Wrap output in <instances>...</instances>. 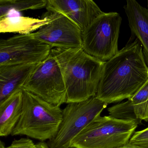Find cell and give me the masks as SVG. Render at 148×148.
I'll list each match as a JSON object with an SVG mask.
<instances>
[{
  "label": "cell",
  "mask_w": 148,
  "mask_h": 148,
  "mask_svg": "<svg viewBox=\"0 0 148 148\" xmlns=\"http://www.w3.org/2000/svg\"><path fill=\"white\" fill-rule=\"evenodd\" d=\"M105 62L96 97L106 103L133 97L148 79V66L137 39Z\"/></svg>",
  "instance_id": "1"
},
{
  "label": "cell",
  "mask_w": 148,
  "mask_h": 148,
  "mask_svg": "<svg viewBox=\"0 0 148 148\" xmlns=\"http://www.w3.org/2000/svg\"><path fill=\"white\" fill-rule=\"evenodd\" d=\"M61 69L66 92V103L87 100L97 95L105 62L82 48L52 49Z\"/></svg>",
  "instance_id": "2"
},
{
  "label": "cell",
  "mask_w": 148,
  "mask_h": 148,
  "mask_svg": "<svg viewBox=\"0 0 148 148\" xmlns=\"http://www.w3.org/2000/svg\"><path fill=\"white\" fill-rule=\"evenodd\" d=\"M22 114L12 133L44 142L54 137L62 119L63 110L33 93L23 90Z\"/></svg>",
  "instance_id": "3"
},
{
  "label": "cell",
  "mask_w": 148,
  "mask_h": 148,
  "mask_svg": "<svg viewBox=\"0 0 148 148\" xmlns=\"http://www.w3.org/2000/svg\"><path fill=\"white\" fill-rule=\"evenodd\" d=\"M138 124L110 116L94 119L74 138L71 148H118L127 144Z\"/></svg>",
  "instance_id": "4"
},
{
  "label": "cell",
  "mask_w": 148,
  "mask_h": 148,
  "mask_svg": "<svg viewBox=\"0 0 148 148\" xmlns=\"http://www.w3.org/2000/svg\"><path fill=\"white\" fill-rule=\"evenodd\" d=\"M122 18L117 12L104 13L82 33V48L101 61L106 62L119 52Z\"/></svg>",
  "instance_id": "5"
},
{
  "label": "cell",
  "mask_w": 148,
  "mask_h": 148,
  "mask_svg": "<svg viewBox=\"0 0 148 148\" xmlns=\"http://www.w3.org/2000/svg\"><path fill=\"white\" fill-rule=\"evenodd\" d=\"M108 104L95 97L68 103L63 109L62 121L53 138L49 140L50 148H71L74 138L107 107Z\"/></svg>",
  "instance_id": "6"
},
{
  "label": "cell",
  "mask_w": 148,
  "mask_h": 148,
  "mask_svg": "<svg viewBox=\"0 0 148 148\" xmlns=\"http://www.w3.org/2000/svg\"><path fill=\"white\" fill-rule=\"evenodd\" d=\"M22 89L53 105L60 106L66 103V89L63 74L52 50L46 59L38 64Z\"/></svg>",
  "instance_id": "7"
},
{
  "label": "cell",
  "mask_w": 148,
  "mask_h": 148,
  "mask_svg": "<svg viewBox=\"0 0 148 148\" xmlns=\"http://www.w3.org/2000/svg\"><path fill=\"white\" fill-rule=\"evenodd\" d=\"M52 48L33 33L0 40V66L38 64L49 56Z\"/></svg>",
  "instance_id": "8"
},
{
  "label": "cell",
  "mask_w": 148,
  "mask_h": 148,
  "mask_svg": "<svg viewBox=\"0 0 148 148\" xmlns=\"http://www.w3.org/2000/svg\"><path fill=\"white\" fill-rule=\"evenodd\" d=\"M48 23L33 33L34 36L52 49L82 48V32L78 26L64 14L48 12Z\"/></svg>",
  "instance_id": "9"
},
{
  "label": "cell",
  "mask_w": 148,
  "mask_h": 148,
  "mask_svg": "<svg viewBox=\"0 0 148 148\" xmlns=\"http://www.w3.org/2000/svg\"><path fill=\"white\" fill-rule=\"evenodd\" d=\"M38 64L0 66V103L22 88Z\"/></svg>",
  "instance_id": "10"
},
{
  "label": "cell",
  "mask_w": 148,
  "mask_h": 148,
  "mask_svg": "<svg viewBox=\"0 0 148 148\" xmlns=\"http://www.w3.org/2000/svg\"><path fill=\"white\" fill-rule=\"evenodd\" d=\"M124 8L132 34L141 44L145 59L148 66V9L142 6L135 0H127Z\"/></svg>",
  "instance_id": "11"
},
{
  "label": "cell",
  "mask_w": 148,
  "mask_h": 148,
  "mask_svg": "<svg viewBox=\"0 0 148 148\" xmlns=\"http://www.w3.org/2000/svg\"><path fill=\"white\" fill-rule=\"evenodd\" d=\"M23 99V90H20L0 103L1 136L12 135L22 114Z\"/></svg>",
  "instance_id": "12"
},
{
  "label": "cell",
  "mask_w": 148,
  "mask_h": 148,
  "mask_svg": "<svg viewBox=\"0 0 148 148\" xmlns=\"http://www.w3.org/2000/svg\"><path fill=\"white\" fill-rule=\"evenodd\" d=\"M7 16L0 19V32L28 34L48 23L49 19L45 16L42 19L23 17L19 15Z\"/></svg>",
  "instance_id": "13"
},
{
  "label": "cell",
  "mask_w": 148,
  "mask_h": 148,
  "mask_svg": "<svg viewBox=\"0 0 148 148\" xmlns=\"http://www.w3.org/2000/svg\"><path fill=\"white\" fill-rule=\"evenodd\" d=\"M47 4V0H0V19L11 12L42 9L46 7Z\"/></svg>",
  "instance_id": "14"
},
{
  "label": "cell",
  "mask_w": 148,
  "mask_h": 148,
  "mask_svg": "<svg viewBox=\"0 0 148 148\" xmlns=\"http://www.w3.org/2000/svg\"><path fill=\"white\" fill-rule=\"evenodd\" d=\"M137 117L141 121H148V79L140 90L130 99Z\"/></svg>",
  "instance_id": "15"
},
{
  "label": "cell",
  "mask_w": 148,
  "mask_h": 148,
  "mask_svg": "<svg viewBox=\"0 0 148 148\" xmlns=\"http://www.w3.org/2000/svg\"><path fill=\"white\" fill-rule=\"evenodd\" d=\"M108 111L110 116L119 120L133 121L138 124L142 121L137 117L133 105L130 99L110 107Z\"/></svg>",
  "instance_id": "16"
},
{
  "label": "cell",
  "mask_w": 148,
  "mask_h": 148,
  "mask_svg": "<svg viewBox=\"0 0 148 148\" xmlns=\"http://www.w3.org/2000/svg\"><path fill=\"white\" fill-rule=\"evenodd\" d=\"M129 143L139 148H148V127L134 132Z\"/></svg>",
  "instance_id": "17"
},
{
  "label": "cell",
  "mask_w": 148,
  "mask_h": 148,
  "mask_svg": "<svg viewBox=\"0 0 148 148\" xmlns=\"http://www.w3.org/2000/svg\"><path fill=\"white\" fill-rule=\"evenodd\" d=\"M0 148H36V144L30 138H23L14 139L9 146L5 147L1 141Z\"/></svg>",
  "instance_id": "18"
},
{
  "label": "cell",
  "mask_w": 148,
  "mask_h": 148,
  "mask_svg": "<svg viewBox=\"0 0 148 148\" xmlns=\"http://www.w3.org/2000/svg\"><path fill=\"white\" fill-rule=\"evenodd\" d=\"M36 148H50L48 144L44 142H39L36 144Z\"/></svg>",
  "instance_id": "19"
},
{
  "label": "cell",
  "mask_w": 148,
  "mask_h": 148,
  "mask_svg": "<svg viewBox=\"0 0 148 148\" xmlns=\"http://www.w3.org/2000/svg\"><path fill=\"white\" fill-rule=\"evenodd\" d=\"M118 148H139L138 147H136V146H133V145H131L130 144L128 143L127 144L125 145H124V146H122V147H119Z\"/></svg>",
  "instance_id": "20"
},
{
  "label": "cell",
  "mask_w": 148,
  "mask_h": 148,
  "mask_svg": "<svg viewBox=\"0 0 148 148\" xmlns=\"http://www.w3.org/2000/svg\"><path fill=\"white\" fill-rule=\"evenodd\" d=\"M147 2H148V1H147Z\"/></svg>",
  "instance_id": "21"
}]
</instances>
